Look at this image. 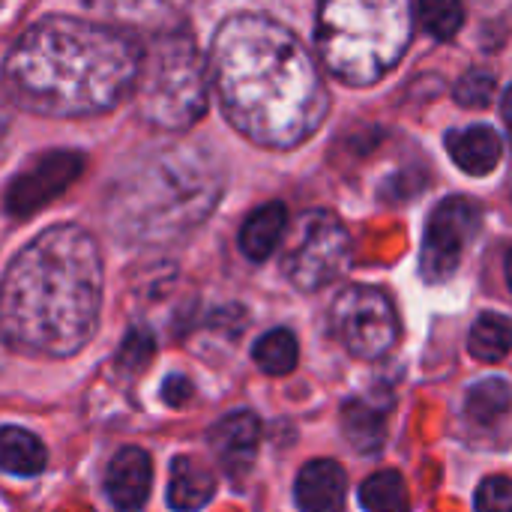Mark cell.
Returning a JSON list of instances; mask_svg holds the SVG:
<instances>
[{"label": "cell", "mask_w": 512, "mask_h": 512, "mask_svg": "<svg viewBox=\"0 0 512 512\" xmlns=\"http://www.w3.org/2000/svg\"><path fill=\"white\" fill-rule=\"evenodd\" d=\"M501 114H504V123L510 126L512 132V87L504 93V102H501Z\"/></svg>", "instance_id": "f1b7e54d"}, {"label": "cell", "mask_w": 512, "mask_h": 512, "mask_svg": "<svg viewBox=\"0 0 512 512\" xmlns=\"http://www.w3.org/2000/svg\"><path fill=\"white\" fill-rule=\"evenodd\" d=\"M351 264V237L345 225L327 213L312 210L303 213L291 249L285 255V273L300 291H321L336 282Z\"/></svg>", "instance_id": "52a82bcc"}, {"label": "cell", "mask_w": 512, "mask_h": 512, "mask_svg": "<svg viewBox=\"0 0 512 512\" xmlns=\"http://www.w3.org/2000/svg\"><path fill=\"white\" fill-rule=\"evenodd\" d=\"M465 411L480 426H495L512 411V384L501 378H489L471 387L465 399Z\"/></svg>", "instance_id": "ffe728a7"}, {"label": "cell", "mask_w": 512, "mask_h": 512, "mask_svg": "<svg viewBox=\"0 0 512 512\" xmlns=\"http://www.w3.org/2000/svg\"><path fill=\"white\" fill-rule=\"evenodd\" d=\"M447 153L450 159L474 177L492 174L501 162V138L489 126H468V129H453L447 132Z\"/></svg>", "instance_id": "5bb4252c"}, {"label": "cell", "mask_w": 512, "mask_h": 512, "mask_svg": "<svg viewBox=\"0 0 512 512\" xmlns=\"http://www.w3.org/2000/svg\"><path fill=\"white\" fill-rule=\"evenodd\" d=\"M468 348L483 363H498L512 348V318L498 312H483L468 336Z\"/></svg>", "instance_id": "d6986e66"}, {"label": "cell", "mask_w": 512, "mask_h": 512, "mask_svg": "<svg viewBox=\"0 0 512 512\" xmlns=\"http://www.w3.org/2000/svg\"><path fill=\"white\" fill-rule=\"evenodd\" d=\"M414 36L411 0H321L315 45L330 75L351 87L381 81Z\"/></svg>", "instance_id": "277c9868"}, {"label": "cell", "mask_w": 512, "mask_h": 512, "mask_svg": "<svg viewBox=\"0 0 512 512\" xmlns=\"http://www.w3.org/2000/svg\"><path fill=\"white\" fill-rule=\"evenodd\" d=\"M285 228H288V210L282 201H270L258 210H252L240 228V252L249 258V261H264L276 252V246L282 243L285 237Z\"/></svg>", "instance_id": "9a60e30c"}, {"label": "cell", "mask_w": 512, "mask_h": 512, "mask_svg": "<svg viewBox=\"0 0 512 512\" xmlns=\"http://www.w3.org/2000/svg\"><path fill=\"white\" fill-rule=\"evenodd\" d=\"M336 330L348 351L360 360H381L399 339V318L393 300L369 285L345 288L333 306Z\"/></svg>", "instance_id": "ba28073f"}, {"label": "cell", "mask_w": 512, "mask_h": 512, "mask_svg": "<svg viewBox=\"0 0 512 512\" xmlns=\"http://www.w3.org/2000/svg\"><path fill=\"white\" fill-rule=\"evenodd\" d=\"M114 18L144 21V18H162L168 15L180 0H93Z\"/></svg>", "instance_id": "d4e9b609"}, {"label": "cell", "mask_w": 512, "mask_h": 512, "mask_svg": "<svg viewBox=\"0 0 512 512\" xmlns=\"http://www.w3.org/2000/svg\"><path fill=\"white\" fill-rule=\"evenodd\" d=\"M216 495V480L213 474L195 462V459H174L171 465V483H168V504L177 512H195Z\"/></svg>", "instance_id": "2e32d148"}, {"label": "cell", "mask_w": 512, "mask_h": 512, "mask_svg": "<svg viewBox=\"0 0 512 512\" xmlns=\"http://www.w3.org/2000/svg\"><path fill=\"white\" fill-rule=\"evenodd\" d=\"M84 156L72 150H51L39 156L27 171H21L6 192V210L12 216H33L51 198H57L69 183L78 180Z\"/></svg>", "instance_id": "30bf717a"}, {"label": "cell", "mask_w": 512, "mask_h": 512, "mask_svg": "<svg viewBox=\"0 0 512 512\" xmlns=\"http://www.w3.org/2000/svg\"><path fill=\"white\" fill-rule=\"evenodd\" d=\"M144 54L126 33L81 21L42 18L12 45L3 69L9 99L42 117L111 111L138 87Z\"/></svg>", "instance_id": "7a4b0ae2"}, {"label": "cell", "mask_w": 512, "mask_h": 512, "mask_svg": "<svg viewBox=\"0 0 512 512\" xmlns=\"http://www.w3.org/2000/svg\"><path fill=\"white\" fill-rule=\"evenodd\" d=\"M495 93H498L495 75H489V72H483V69L465 72V75L459 78L456 90H453L456 102L465 105V108H486V105L495 99Z\"/></svg>", "instance_id": "cb8c5ba5"}, {"label": "cell", "mask_w": 512, "mask_h": 512, "mask_svg": "<svg viewBox=\"0 0 512 512\" xmlns=\"http://www.w3.org/2000/svg\"><path fill=\"white\" fill-rule=\"evenodd\" d=\"M417 12L426 33H432L435 39H453L465 24L462 0H420Z\"/></svg>", "instance_id": "603a6c76"}, {"label": "cell", "mask_w": 512, "mask_h": 512, "mask_svg": "<svg viewBox=\"0 0 512 512\" xmlns=\"http://www.w3.org/2000/svg\"><path fill=\"white\" fill-rule=\"evenodd\" d=\"M150 357H153V336L144 333V330H132V333L126 336V342L120 345L117 363H120L123 369H138V366H144Z\"/></svg>", "instance_id": "4316f807"}, {"label": "cell", "mask_w": 512, "mask_h": 512, "mask_svg": "<svg viewBox=\"0 0 512 512\" xmlns=\"http://www.w3.org/2000/svg\"><path fill=\"white\" fill-rule=\"evenodd\" d=\"M258 438H261L258 417L249 411H234L210 429V450L216 453L219 465L231 477H243L255 462Z\"/></svg>", "instance_id": "8fae6325"}, {"label": "cell", "mask_w": 512, "mask_h": 512, "mask_svg": "<svg viewBox=\"0 0 512 512\" xmlns=\"http://www.w3.org/2000/svg\"><path fill=\"white\" fill-rule=\"evenodd\" d=\"M297 357H300V348L291 330H270L252 348L255 366L267 375H288L297 366Z\"/></svg>", "instance_id": "7402d4cb"}, {"label": "cell", "mask_w": 512, "mask_h": 512, "mask_svg": "<svg viewBox=\"0 0 512 512\" xmlns=\"http://www.w3.org/2000/svg\"><path fill=\"white\" fill-rule=\"evenodd\" d=\"M507 282H510V291H512V249H510V255H507Z\"/></svg>", "instance_id": "f546056e"}, {"label": "cell", "mask_w": 512, "mask_h": 512, "mask_svg": "<svg viewBox=\"0 0 512 512\" xmlns=\"http://www.w3.org/2000/svg\"><path fill=\"white\" fill-rule=\"evenodd\" d=\"M480 231V207L471 198H447L435 207L429 228H426V240H423V255H420V270L429 282H447L468 243L477 237Z\"/></svg>", "instance_id": "9c48e42d"}, {"label": "cell", "mask_w": 512, "mask_h": 512, "mask_svg": "<svg viewBox=\"0 0 512 512\" xmlns=\"http://www.w3.org/2000/svg\"><path fill=\"white\" fill-rule=\"evenodd\" d=\"M348 477L339 462L315 459L297 477V507L303 512H345Z\"/></svg>", "instance_id": "4fadbf2b"}, {"label": "cell", "mask_w": 512, "mask_h": 512, "mask_svg": "<svg viewBox=\"0 0 512 512\" xmlns=\"http://www.w3.org/2000/svg\"><path fill=\"white\" fill-rule=\"evenodd\" d=\"M360 504L366 512H408L411 498L399 471H378L360 486Z\"/></svg>", "instance_id": "44dd1931"}, {"label": "cell", "mask_w": 512, "mask_h": 512, "mask_svg": "<svg viewBox=\"0 0 512 512\" xmlns=\"http://www.w3.org/2000/svg\"><path fill=\"white\" fill-rule=\"evenodd\" d=\"M219 198L213 162L198 153H168L150 162L123 192V222L135 234H168L189 228Z\"/></svg>", "instance_id": "5b68a950"}, {"label": "cell", "mask_w": 512, "mask_h": 512, "mask_svg": "<svg viewBox=\"0 0 512 512\" xmlns=\"http://www.w3.org/2000/svg\"><path fill=\"white\" fill-rule=\"evenodd\" d=\"M342 429L354 450L378 453L384 447V435H387V414H384V408H375V405L357 399V402L345 405Z\"/></svg>", "instance_id": "e0dca14e"}, {"label": "cell", "mask_w": 512, "mask_h": 512, "mask_svg": "<svg viewBox=\"0 0 512 512\" xmlns=\"http://www.w3.org/2000/svg\"><path fill=\"white\" fill-rule=\"evenodd\" d=\"M477 512H512V480L489 477L477 492Z\"/></svg>", "instance_id": "484cf974"}, {"label": "cell", "mask_w": 512, "mask_h": 512, "mask_svg": "<svg viewBox=\"0 0 512 512\" xmlns=\"http://www.w3.org/2000/svg\"><path fill=\"white\" fill-rule=\"evenodd\" d=\"M162 399L171 405V408H180L192 399V384L183 378V375H171L165 384H162Z\"/></svg>", "instance_id": "83f0119b"}, {"label": "cell", "mask_w": 512, "mask_h": 512, "mask_svg": "<svg viewBox=\"0 0 512 512\" xmlns=\"http://www.w3.org/2000/svg\"><path fill=\"white\" fill-rule=\"evenodd\" d=\"M102 258L78 225L33 237L3 276V336L39 357H72L96 333Z\"/></svg>", "instance_id": "3957f363"}, {"label": "cell", "mask_w": 512, "mask_h": 512, "mask_svg": "<svg viewBox=\"0 0 512 512\" xmlns=\"http://www.w3.org/2000/svg\"><path fill=\"white\" fill-rule=\"evenodd\" d=\"M0 456H3V468L15 477H33L48 465V453H45L42 441L24 429H15V426L3 429Z\"/></svg>", "instance_id": "ac0fdd59"}, {"label": "cell", "mask_w": 512, "mask_h": 512, "mask_svg": "<svg viewBox=\"0 0 512 512\" xmlns=\"http://www.w3.org/2000/svg\"><path fill=\"white\" fill-rule=\"evenodd\" d=\"M138 108L162 129H189L207 111V69L186 33L159 36L138 75Z\"/></svg>", "instance_id": "8992f818"}, {"label": "cell", "mask_w": 512, "mask_h": 512, "mask_svg": "<svg viewBox=\"0 0 512 512\" xmlns=\"http://www.w3.org/2000/svg\"><path fill=\"white\" fill-rule=\"evenodd\" d=\"M210 78L234 129L261 147L303 144L330 108L306 45L264 15H234L216 30Z\"/></svg>", "instance_id": "6da1fadb"}, {"label": "cell", "mask_w": 512, "mask_h": 512, "mask_svg": "<svg viewBox=\"0 0 512 512\" xmlns=\"http://www.w3.org/2000/svg\"><path fill=\"white\" fill-rule=\"evenodd\" d=\"M153 483V465L150 456L138 447L120 450L108 471H105V495L120 512H135L144 507Z\"/></svg>", "instance_id": "7c38bea8"}]
</instances>
